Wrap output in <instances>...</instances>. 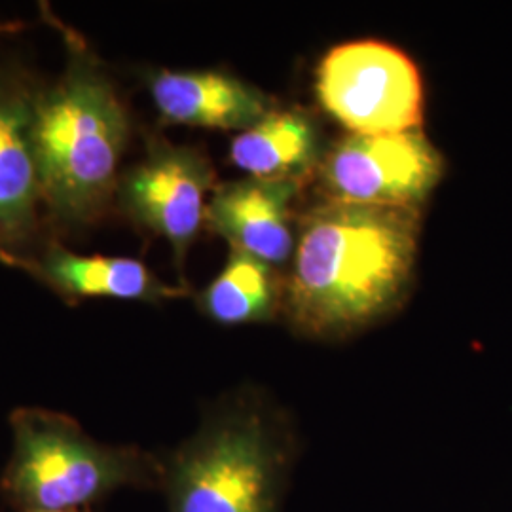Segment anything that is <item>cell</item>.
Instances as JSON below:
<instances>
[{
  "mask_svg": "<svg viewBox=\"0 0 512 512\" xmlns=\"http://www.w3.org/2000/svg\"><path fill=\"white\" fill-rule=\"evenodd\" d=\"M418 236L414 207L329 202L311 209L285 298L294 329L334 340L393 310L410 281Z\"/></svg>",
  "mask_w": 512,
  "mask_h": 512,
  "instance_id": "obj_1",
  "label": "cell"
},
{
  "mask_svg": "<svg viewBox=\"0 0 512 512\" xmlns=\"http://www.w3.org/2000/svg\"><path fill=\"white\" fill-rule=\"evenodd\" d=\"M67 69L35 93L33 141L42 203L57 222L88 226L116 198L131 116L109 73L74 35Z\"/></svg>",
  "mask_w": 512,
  "mask_h": 512,
  "instance_id": "obj_2",
  "label": "cell"
},
{
  "mask_svg": "<svg viewBox=\"0 0 512 512\" xmlns=\"http://www.w3.org/2000/svg\"><path fill=\"white\" fill-rule=\"evenodd\" d=\"M300 452L281 410L256 391L232 395L162 456L167 512H285Z\"/></svg>",
  "mask_w": 512,
  "mask_h": 512,
  "instance_id": "obj_3",
  "label": "cell"
},
{
  "mask_svg": "<svg viewBox=\"0 0 512 512\" xmlns=\"http://www.w3.org/2000/svg\"><path fill=\"white\" fill-rule=\"evenodd\" d=\"M10 427L12 454L0 475V495L14 512L84 511L124 488L162 486V456L99 442L61 412L18 408Z\"/></svg>",
  "mask_w": 512,
  "mask_h": 512,
  "instance_id": "obj_4",
  "label": "cell"
},
{
  "mask_svg": "<svg viewBox=\"0 0 512 512\" xmlns=\"http://www.w3.org/2000/svg\"><path fill=\"white\" fill-rule=\"evenodd\" d=\"M319 103L349 133L420 129L423 82L416 63L393 44L353 40L332 48L317 69Z\"/></svg>",
  "mask_w": 512,
  "mask_h": 512,
  "instance_id": "obj_5",
  "label": "cell"
},
{
  "mask_svg": "<svg viewBox=\"0 0 512 512\" xmlns=\"http://www.w3.org/2000/svg\"><path fill=\"white\" fill-rule=\"evenodd\" d=\"M444 175V158L421 129L349 133L323 156L330 202L418 209Z\"/></svg>",
  "mask_w": 512,
  "mask_h": 512,
  "instance_id": "obj_6",
  "label": "cell"
},
{
  "mask_svg": "<svg viewBox=\"0 0 512 512\" xmlns=\"http://www.w3.org/2000/svg\"><path fill=\"white\" fill-rule=\"evenodd\" d=\"M215 188V169L200 148L150 139L145 158L122 173L116 202L135 224L164 238L183 268Z\"/></svg>",
  "mask_w": 512,
  "mask_h": 512,
  "instance_id": "obj_7",
  "label": "cell"
},
{
  "mask_svg": "<svg viewBox=\"0 0 512 512\" xmlns=\"http://www.w3.org/2000/svg\"><path fill=\"white\" fill-rule=\"evenodd\" d=\"M300 183L241 179L219 184L207 203L205 224L232 251L281 266L294 255L291 202Z\"/></svg>",
  "mask_w": 512,
  "mask_h": 512,
  "instance_id": "obj_8",
  "label": "cell"
},
{
  "mask_svg": "<svg viewBox=\"0 0 512 512\" xmlns=\"http://www.w3.org/2000/svg\"><path fill=\"white\" fill-rule=\"evenodd\" d=\"M0 262L25 270L71 302L112 298L154 304L186 294V289L167 285L137 258L78 255L61 243H50L38 256L0 255Z\"/></svg>",
  "mask_w": 512,
  "mask_h": 512,
  "instance_id": "obj_9",
  "label": "cell"
},
{
  "mask_svg": "<svg viewBox=\"0 0 512 512\" xmlns=\"http://www.w3.org/2000/svg\"><path fill=\"white\" fill-rule=\"evenodd\" d=\"M147 86L167 124L245 131L274 110L272 95L217 69H156L148 71Z\"/></svg>",
  "mask_w": 512,
  "mask_h": 512,
  "instance_id": "obj_10",
  "label": "cell"
},
{
  "mask_svg": "<svg viewBox=\"0 0 512 512\" xmlns=\"http://www.w3.org/2000/svg\"><path fill=\"white\" fill-rule=\"evenodd\" d=\"M35 93L0 84V255H23L42 203L33 141Z\"/></svg>",
  "mask_w": 512,
  "mask_h": 512,
  "instance_id": "obj_11",
  "label": "cell"
},
{
  "mask_svg": "<svg viewBox=\"0 0 512 512\" xmlns=\"http://www.w3.org/2000/svg\"><path fill=\"white\" fill-rule=\"evenodd\" d=\"M323 156V135L304 110H272L232 141L230 160L253 179L300 183Z\"/></svg>",
  "mask_w": 512,
  "mask_h": 512,
  "instance_id": "obj_12",
  "label": "cell"
},
{
  "mask_svg": "<svg viewBox=\"0 0 512 512\" xmlns=\"http://www.w3.org/2000/svg\"><path fill=\"white\" fill-rule=\"evenodd\" d=\"M277 304L274 266L241 251H232L222 272L198 294L200 311L222 327L266 323Z\"/></svg>",
  "mask_w": 512,
  "mask_h": 512,
  "instance_id": "obj_13",
  "label": "cell"
},
{
  "mask_svg": "<svg viewBox=\"0 0 512 512\" xmlns=\"http://www.w3.org/2000/svg\"><path fill=\"white\" fill-rule=\"evenodd\" d=\"M71 512H95V509H84V511H71Z\"/></svg>",
  "mask_w": 512,
  "mask_h": 512,
  "instance_id": "obj_14",
  "label": "cell"
}]
</instances>
